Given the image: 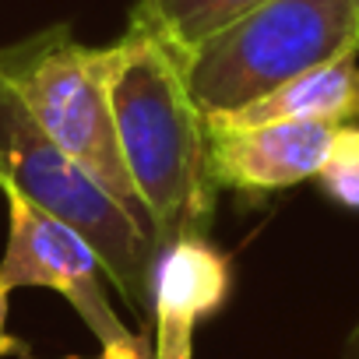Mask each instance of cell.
Masks as SVG:
<instances>
[{
  "label": "cell",
  "mask_w": 359,
  "mask_h": 359,
  "mask_svg": "<svg viewBox=\"0 0 359 359\" xmlns=\"http://www.w3.org/2000/svg\"><path fill=\"white\" fill-rule=\"evenodd\" d=\"M264 0H137L130 22L158 36L180 60Z\"/></svg>",
  "instance_id": "9"
},
{
  "label": "cell",
  "mask_w": 359,
  "mask_h": 359,
  "mask_svg": "<svg viewBox=\"0 0 359 359\" xmlns=\"http://www.w3.org/2000/svg\"><path fill=\"white\" fill-rule=\"evenodd\" d=\"M215 123L250 127V123H275V120H317V123H359V53H345L331 64H320L271 95L250 102L229 116H208Z\"/></svg>",
  "instance_id": "8"
},
{
  "label": "cell",
  "mask_w": 359,
  "mask_h": 359,
  "mask_svg": "<svg viewBox=\"0 0 359 359\" xmlns=\"http://www.w3.org/2000/svg\"><path fill=\"white\" fill-rule=\"evenodd\" d=\"M359 53V0H264L184 57L205 116H229L285 81Z\"/></svg>",
  "instance_id": "2"
},
{
  "label": "cell",
  "mask_w": 359,
  "mask_h": 359,
  "mask_svg": "<svg viewBox=\"0 0 359 359\" xmlns=\"http://www.w3.org/2000/svg\"><path fill=\"white\" fill-rule=\"evenodd\" d=\"M341 359H359V320H355V327H352L348 338H345V352H341Z\"/></svg>",
  "instance_id": "13"
},
{
  "label": "cell",
  "mask_w": 359,
  "mask_h": 359,
  "mask_svg": "<svg viewBox=\"0 0 359 359\" xmlns=\"http://www.w3.org/2000/svg\"><path fill=\"white\" fill-rule=\"evenodd\" d=\"M334 123L275 120V123H215L208 120V158L219 187L268 194L317 176L334 141Z\"/></svg>",
  "instance_id": "6"
},
{
  "label": "cell",
  "mask_w": 359,
  "mask_h": 359,
  "mask_svg": "<svg viewBox=\"0 0 359 359\" xmlns=\"http://www.w3.org/2000/svg\"><path fill=\"white\" fill-rule=\"evenodd\" d=\"M229 292V264L208 240H176L155 268V359H194L198 324L222 306Z\"/></svg>",
  "instance_id": "7"
},
{
  "label": "cell",
  "mask_w": 359,
  "mask_h": 359,
  "mask_svg": "<svg viewBox=\"0 0 359 359\" xmlns=\"http://www.w3.org/2000/svg\"><path fill=\"white\" fill-rule=\"evenodd\" d=\"M0 191H18L36 208L57 215L78 229L102 261V271L113 278L116 292L130 310L151 313L158 243L71 162L57 141L36 123L11 78L0 71Z\"/></svg>",
  "instance_id": "3"
},
{
  "label": "cell",
  "mask_w": 359,
  "mask_h": 359,
  "mask_svg": "<svg viewBox=\"0 0 359 359\" xmlns=\"http://www.w3.org/2000/svg\"><path fill=\"white\" fill-rule=\"evenodd\" d=\"M99 359H155V345H148L144 334H127V338H113L102 345Z\"/></svg>",
  "instance_id": "11"
},
{
  "label": "cell",
  "mask_w": 359,
  "mask_h": 359,
  "mask_svg": "<svg viewBox=\"0 0 359 359\" xmlns=\"http://www.w3.org/2000/svg\"><path fill=\"white\" fill-rule=\"evenodd\" d=\"M0 194L8 201V250L0 257V334H4L8 299L15 289H53L71 303L99 345L127 338L130 327L113 313L106 299V271L92 243L57 215L36 208L18 191Z\"/></svg>",
  "instance_id": "5"
},
{
  "label": "cell",
  "mask_w": 359,
  "mask_h": 359,
  "mask_svg": "<svg viewBox=\"0 0 359 359\" xmlns=\"http://www.w3.org/2000/svg\"><path fill=\"white\" fill-rule=\"evenodd\" d=\"M4 355H25V345L15 338V334H0V359H4Z\"/></svg>",
  "instance_id": "12"
},
{
  "label": "cell",
  "mask_w": 359,
  "mask_h": 359,
  "mask_svg": "<svg viewBox=\"0 0 359 359\" xmlns=\"http://www.w3.org/2000/svg\"><path fill=\"white\" fill-rule=\"evenodd\" d=\"M109 102L120 155L158 250L176 240H208L219 191L208 116L187 88L184 60L137 22L113 43Z\"/></svg>",
  "instance_id": "1"
},
{
  "label": "cell",
  "mask_w": 359,
  "mask_h": 359,
  "mask_svg": "<svg viewBox=\"0 0 359 359\" xmlns=\"http://www.w3.org/2000/svg\"><path fill=\"white\" fill-rule=\"evenodd\" d=\"M4 71L57 148L155 240L144 205L127 176L109 102L113 46H85L64 25L0 50Z\"/></svg>",
  "instance_id": "4"
},
{
  "label": "cell",
  "mask_w": 359,
  "mask_h": 359,
  "mask_svg": "<svg viewBox=\"0 0 359 359\" xmlns=\"http://www.w3.org/2000/svg\"><path fill=\"white\" fill-rule=\"evenodd\" d=\"M317 180L338 205L359 212V123H341L334 130L331 151Z\"/></svg>",
  "instance_id": "10"
}]
</instances>
